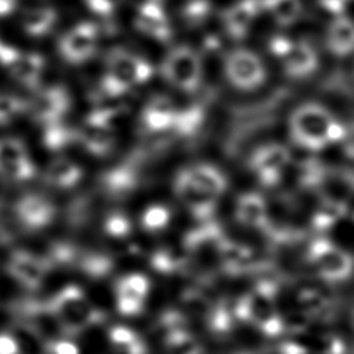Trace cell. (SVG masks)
Returning a JSON list of instances; mask_svg holds the SVG:
<instances>
[{"instance_id": "cell-2", "label": "cell", "mask_w": 354, "mask_h": 354, "mask_svg": "<svg viewBox=\"0 0 354 354\" xmlns=\"http://www.w3.org/2000/svg\"><path fill=\"white\" fill-rule=\"evenodd\" d=\"M160 72L169 86L181 93L192 94L202 84L203 62L196 50L180 44L165 54Z\"/></svg>"}, {"instance_id": "cell-16", "label": "cell", "mask_w": 354, "mask_h": 354, "mask_svg": "<svg viewBox=\"0 0 354 354\" xmlns=\"http://www.w3.org/2000/svg\"><path fill=\"white\" fill-rule=\"evenodd\" d=\"M170 210L162 205H153L144 214V225L149 231L165 230L170 221Z\"/></svg>"}, {"instance_id": "cell-10", "label": "cell", "mask_w": 354, "mask_h": 354, "mask_svg": "<svg viewBox=\"0 0 354 354\" xmlns=\"http://www.w3.org/2000/svg\"><path fill=\"white\" fill-rule=\"evenodd\" d=\"M325 46L335 57L344 58L351 55L354 53V21L337 15L326 29Z\"/></svg>"}, {"instance_id": "cell-9", "label": "cell", "mask_w": 354, "mask_h": 354, "mask_svg": "<svg viewBox=\"0 0 354 354\" xmlns=\"http://www.w3.org/2000/svg\"><path fill=\"white\" fill-rule=\"evenodd\" d=\"M234 214L239 224L252 230H264L270 223L264 196L252 191L243 192L236 198Z\"/></svg>"}, {"instance_id": "cell-5", "label": "cell", "mask_w": 354, "mask_h": 354, "mask_svg": "<svg viewBox=\"0 0 354 354\" xmlns=\"http://www.w3.org/2000/svg\"><path fill=\"white\" fill-rule=\"evenodd\" d=\"M290 159V151L283 144L268 142L252 152L249 166L263 185L274 187L281 181Z\"/></svg>"}, {"instance_id": "cell-7", "label": "cell", "mask_w": 354, "mask_h": 354, "mask_svg": "<svg viewBox=\"0 0 354 354\" xmlns=\"http://www.w3.org/2000/svg\"><path fill=\"white\" fill-rule=\"evenodd\" d=\"M173 188L177 199L196 218H207L214 213L218 199L192 185L181 171L176 174Z\"/></svg>"}, {"instance_id": "cell-13", "label": "cell", "mask_w": 354, "mask_h": 354, "mask_svg": "<svg viewBox=\"0 0 354 354\" xmlns=\"http://www.w3.org/2000/svg\"><path fill=\"white\" fill-rule=\"evenodd\" d=\"M254 11L250 6H239L225 17V28L232 39H243L249 32Z\"/></svg>"}, {"instance_id": "cell-11", "label": "cell", "mask_w": 354, "mask_h": 354, "mask_svg": "<svg viewBox=\"0 0 354 354\" xmlns=\"http://www.w3.org/2000/svg\"><path fill=\"white\" fill-rule=\"evenodd\" d=\"M311 254L326 272L340 274L350 266V256L326 238H318L313 243Z\"/></svg>"}, {"instance_id": "cell-3", "label": "cell", "mask_w": 354, "mask_h": 354, "mask_svg": "<svg viewBox=\"0 0 354 354\" xmlns=\"http://www.w3.org/2000/svg\"><path fill=\"white\" fill-rule=\"evenodd\" d=\"M223 72L227 82L243 93L259 90L267 80V68L263 59L246 47H238L225 54Z\"/></svg>"}, {"instance_id": "cell-15", "label": "cell", "mask_w": 354, "mask_h": 354, "mask_svg": "<svg viewBox=\"0 0 354 354\" xmlns=\"http://www.w3.org/2000/svg\"><path fill=\"white\" fill-rule=\"evenodd\" d=\"M346 213V206L340 202H326L314 213V225L319 230L332 227Z\"/></svg>"}, {"instance_id": "cell-17", "label": "cell", "mask_w": 354, "mask_h": 354, "mask_svg": "<svg viewBox=\"0 0 354 354\" xmlns=\"http://www.w3.org/2000/svg\"><path fill=\"white\" fill-rule=\"evenodd\" d=\"M46 354H82L80 346L73 336L62 333L46 342Z\"/></svg>"}, {"instance_id": "cell-12", "label": "cell", "mask_w": 354, "mask_h": 354, "mask_svg": "<svg viewBox=\"0 0 354 354\" xmlns=\"http://www.w3.org/2000/svg\"><path fill=\"white\" fill-rule=\"evenodd\" d=\"M178 111L167 97H155L145 108L144 122L152 131H166L174 129Z\"/></svg>"}, {"instance_id": "cell-18", "label": "cell", "mask_w": 354, "mask_h": 354, "mask_svg": "<svg viewBox=\"0 0 354 354\" xmlns=\"http://www.w3.org/2000/svg\"><path fill=\"white\" fill-rule=\"evenodd\" d=\"M0 354H22L21 340L7 330H0Z\"/></svg>"}, {"instance_id": "cell-1", "label": "cell", "mask_w": 354, "mask_h": 354, "mask_svg": "<svg viewBox=\"0 0 354 354\" xmlns=\"http://www.w3.org/2000/svg\"><path fill=\"white\" fill-rule=\"evenodd\" d=\"M288 133L295 145L306 151H322L344 137V126L322 104L304 102L288 119Z\"/></svg>"}, {"instance_id": "cell-4", "label": "cell", "mask_w": 354, "mask_h": 354, "mask_svg": "<svg viewBox=\"0 0 354 354\" xmlns=\"http://www.w3.org/2000/svg\"><path fill=\"white\" fill-rule=\"evenodd\" d=\"M50 314L62 329V333L69 336L86 330L93 319L91 307L86 296L76 289L58 293L50 303Z\"/></svg>"}, {"instance_id": "cell-14", "label": "cell", "mask_w": 354, "mask_h": 354, "mask_svg": "<svg viewBox=\"0 0 354 354\" xmlns=\"http://www.w3.org/2000/svg\"><path fill=\"white\" fill-rule=\"evenodd\" d=\"M268 8L274 19L283 26L293 24L300 14V4L297 0H272Z\"/></svg>"}, {"instance_id": "cell-8", "label": "cell", "mask_w": 354, "mask_h": 354, "mask_svg": "<svg viewBox=\"0 0 354 354\" xmlns=\"http://www.w3.org/2000/svg\"><path fill=\"white\" fill-rule=\"evenodd\" d=\"M180 171L192 185L216 199H218L228 188L227 176L223 173V170L212 163H194L181 169Z\"/></svg>"}, {"instance_id": "cell-6", "label": "cell", "mask_w": 354, "mask_h": 354, "mask_svg": "<svg viewBox=\"0 0 354 354\" xmlns=\"http://www.w3.org/2000/svg\"><path fill=\"white\" fill-rule=\"evenodd\" d=\"M278 59L283 72L297 80L311 76L319 65L318 54L307 40H290Z\"/></svg>"}, {"instance_id": "cell-19", "label": "cell", "mask_w": 354, "mask_h": 354, "mask_svg": "<svg viewBox=\"0 0 354 354\" xmlns=\"http://www.w3.org/2000/svg\"><path fill=\"white\" fill-rule=\"evenodd\" d=\"M346 178L348 181V184L351 187H354V165H351L347 170H346Z\"/></svg>"}]
</instances>
